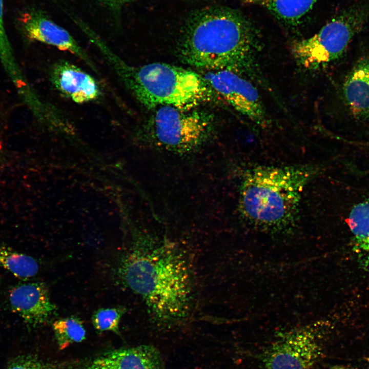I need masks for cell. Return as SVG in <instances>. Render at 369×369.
<instances>
[{"instance_id":"obj_1","label":"cell","mask_w":369,"mask_h":369,"mask_svg":"<svg viewBox=\"0 0 369 369\" xmlns=\"http://www.w3.org/2000/svg\"><path fill=\"white\" fill-rule=\"evenodd\" d=\"M117 273L143 299L158 328H174L188 320L196 295L194 274L188 255L176 242L148 232L135 233Z\"/></svg>"},{"instance_id":"obj_2","label":"cell","mask_w":369,"mask_h":369,"mask_svg":"<svg viewBox=\"0 0 369 369\" xmlns=\"http://www.w3.org/2000/svg\"><path fill=\"white\" fill-rule=\"evenodd\" d=\"M260 46L258 29L238 11L210 7L189 21L179 49L185 63L215 71L228 70L255 78Z\"/></svg>"},{"instance_id":"obj_3","label":"cell","mask_w":369,"mask_h":369,"mask_svg":"<svg viewBox=\"0 0 369 369\" xmlns=\"http://www.w3.org/2000/svg\"><path fill=\"white\" fill-rule=\"evenodd\" d=\"M109 57L124 84L148 109L196 108L210 101L215 92L204 77L193 71L162 63L130 66Z\"/></svg>"},{"instance_id":"obj_4","label":"cell","mask_w":369,"mask_h":369,"mask_svg":"<svg viewBox=\"0 0 369 369\" xmlns=\"http://www.w3.org/2000/svg\"><path fill=\"white\" fill-rule=\"evenodd\" d=\"M307 168H258L245 175L239 204L250 220L276 225L292 217L303 186L312 176Z\"/></svg>"},{"instance_id":"obj_5","label":"cell","mask_w":369,"mask_h":369,"mask_svg":"<svg viewBox=\"0 0 369 369\" xmlns=\"http://www.w3.org/2000/svg\"><path fill=\"white\" fill-rule=\"evenodd\" d=\"M155 109L140 134L143 141L152 148L189 154L203 147L215 132L214 117L208 112L172 106Z\"/></svg>"},{"instance_id":"obj_6","label":"cell","mask_w":369,"mask_h":369,"mask_svg":"<svg viewBox=\"0 0 369 369\" xmlns=\"http://www.w3.org/2000/svg\"><path fill=\"white\" fill-rule=\"evenodd\" d=\"M369 16V6L348 9L333 18L310 37L296 42L292 53L308 70L319 69L339 58Z\"/></svg>"},{"instance_id":"obj_7","label":"cell","mask_w":369,"mask_h":369,"mask_svg":"<svg viewBox=\"0 0 369 369\" xmlns=\"http://www.w3.org/2000/svg\"><path fill=\"white\" fill-rule=\"evenodd\" d=\"M321 331L306 328L288 332L256 355L262 369H313L324 352Z\"/></svg>"},{"instance_id":"obj_8","label":"cell","mask_w":369,"mask_h":369,"mask_svg":"<svg viewBox=\"0 0 369 369\" xmlns=\"http://www.w3.org/2000/svg\"><path fill=\"white\" fill-rule=\"evenodd\" d=\"M215 92L233 108L261 126L269 118L257 89L247 79L232 71H209L204 76Z\"/></svg>"},{"instance_id":"obj_9","label":"cell","mask_w":369,"mask_h":369,"mask_svg":"<svg viewBox=\"0 0 369 369\" xmlns=\"http://www.w3.org/2000/svg\"><path fill=\"white\" fill-rule=\"evenodd\" d=\"M11 309L31 326L45 323L56 310L48 290L41 282L19 283L9 291Z\"/></svg>"},{"instance_id":"obj_10","label":"cell","mask_w":369,"mask_h":369,"mask_svg":"<svg viewBox=\"0 0 369 369\" xmlns=\"http://www.w3.org/2000/svg\"><path fill=\"white\" fill-rule=\"evenodd\" d=\"M20 24L29 39L69 52L91 65L88 56L71 34L40 13H25L20 18Z\"/></svg>"},{"instance_id":"obj_11","label":"cell","mask_w":369,"mask_h":369,"mask_svg":"<svg viewBox=\"0 0 369 369\" xmlns=\"http://www.w3.org/2000/svg\"><path fill=\"white\" fill-rule=\"evenodd\" d=\"M50 80L55 88L73 101L83 104L97 98L99 86L90 74L74 64L56 62L51 68Z\"/></svg>"},{"instance_id":"obj_12","label":"cell","mask_w":369,"mask_h":369,"mask_svg":"<svg viewBox=\"0 0 369 369\" xmlns=\"http://www.w3.org/2000/svg\"><path fill=\"white\" fill-rule=\"evenodd\" d=\"M80 369H165L159 351L152 345L124 348L105 353Z\"/></svg>"},{"instance_id":"obj_13","label":"cell","mask_w":369,"mask_h":369,"mask_svg":"<svg viewBox=\"0 0 369 369\" xmlns=\"http://www.w3.org/2000/svg\"><path fill=\"white\" fill-rule=\"evenodd\" d=\"M345 101L357 118H369V55L360 58L346 76L342 87Z\"/></svg>"},{"instance_id":"obj_14","label":"cell","mask_w":369,"mask_h":369,"mask_svg":"<svg viewBox=\"0 0 369 369\" xmlns=\"http://www.w3.org/2000/svg\"><path fill=\"white\" fill-rule=\"evenodd\" d=\"M353 237V251L360 266L369 270V197L355 206L348 217Z\"/></svg>"},{"instance_id":"obj_15","label":"cell","mask_w":369,"mask_h":369,"mask_svg":"<svg viewBox=\"0 0 369 369\" xmlns=\"http://www.w3.org/2000/svg\"><path fill=\"white\" fill-rule=\"evenodd\" d=\"M245 4L261 6L277 19L296 25L312 9L317 0H242Z\"/></svg>"},{"instance_id":"obj_16","label":"cell","mask_w":369,"mask_h":369,"mask_svg":"<svg viewBox=\"0 0 369 369\" xmlns=\"http://www.w3.org/2000/svg\"><path fill=\"white\" fill-rule=\"evenodd\" d=\"M0 266L23 280L34 276L38 271L34 258L5 247H0Z\"/></svg>"},{"instance_id":"obj_17","label":"cell","mask_w":369,"mask_h":369,"mask_svg":"<svg viewBox=\"0 0 369 369\" xmlns=\"http://www.w3.org/2000/svg\"><path fill=\"white\" fill-rule=\"evenodd\" d=\"M0 62L13 84L20 83L24 75L7 36L3 19V0H0Z\"/></svg>"},{"instance_id":"obj_18","label":"cell","mask_w":369,"mask_h":369,"mask_svg":"<svg viewBox=\"0 0 369 369\" xmlns=\"http://www.w3.org/2000/svg\"><path fill=\"white\" fill-rule=\"evenodd\" d=\"M58 347L64 350L71 344L80 342L86 339V332L81 321L71 316L55 321L53 324Z\"/></svg>"},{"instance_id":"obj_19","label":"cell","mask_w":369,"mask_h":369,"mask_svg":"<svg viewBox=\"0 0 369 369\" xmlns=\"http://www.w3.org/2000/svg\"><path fill=\"white\" fill-rule=\"evenodd\" d=\"M126 310L123 306L101 308L95 311L92 317L94 328L98 332L119 333V324Z\"/></svg>"},{"instance_id":"obj_20","label":"cell","mask_w":369,"mask_h":369,"mask_svg":"<svg viewBox=\"0 0 369 369\" xmlns=\"http://www.w3.org/2000/svg\"><path fill=\"white\" fill-rule=\"evenodd\" d=\"M53 366L36 357L25 355L15 358L5 369H53Z\"/></svg>"},{"instance_id":"obj_21","label":"cell","mask_w":369,"mask_h":369,"mask_svg":"<svg viewBox=\"0 0 369 369\" xmlns=\"http://www.w3.org/2000/svg\"><path fill=\"white\" fill-rule=\"evenodd\" d=\"M102 3L106 4L112 8H119L122 4L129 0H99Z\"/></svg>"},{"instance_id":"obj_22","label":"cell","mask_w":369,"mask_h":369,"mask_svg":"<svg viewBox=\"0 0 369 369\" xmlns=\"http://www.w3.org/2000/svg\"><path fill=\"white\" fill-rule=\"evenodd\" d=\"M368 369H369V368H368Z\"/></svg>"}]
</instances>
